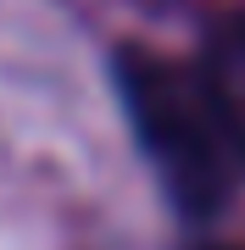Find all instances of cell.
<instances>
[{
    "label": "cell",
    "instance_id": "cell-2",
    "mask_svg": "<svg viewBox=\"0 0 245 250\" xmlns=\"http://www.w3.org/2000/svg\"><path fill=\"white\" fill-rule=\"evenodd\" d=\"M200 78H206L212 100H218V117L234 139V150L245 161V11L223 17L206 39V56H200Z\"/></svg>",
    "mask_w": 245,
    "mask_h": 250
},
{
    "label": "cell",
    "instance_id": "cell-1",
    "mask_svg": "<svg viewBox=\"0 0 245 250\" xmlns=\"http://www.w3.org/2000/svg\"><path fill=\"white\" fill-rule=\"evenodd\" d=\"M117 95L128 111V128H134L139 150L173 206H184L190 217H206L234 200L245 161L218 117V100H212L200 67L167 62L151 50H123Z\"/></svg>",
    "mask_w": 245,
    "mask_h": 250
},
{
    "label": "cell",
    "instance_id": "cell-3",
    "mask_svg": "<svg viewBox=\"0 0 245 250\" xmlns=\"http://www.w3.org/2000/svg\"><path fill=\"white\" fill-rule=\"evenodd\" d=\"M212 250H245V245H212Z\"/></svg>",
    "mask_w": 245,
    "mask_h": 250
}]
</instances>
